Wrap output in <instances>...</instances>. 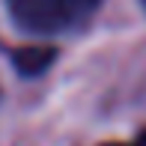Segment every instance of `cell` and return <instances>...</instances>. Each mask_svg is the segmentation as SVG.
<instances>
[{"label":"cell","mask_w":146,"mask_h":146,"mask_svg":"<svg viewBox=\"0 0 146 146\" xmlns=\"http://www.w3.org/2000/svg\"><path fill=\"white\" fill-rule=\"evenodd\" d=\"M108 146H113V143H108Z\"/></svg>","instance_id":"5b68a950"},{"label":"cell","mask_w":146,"mask_h":146,"mask_svg":"<svg viewBox=\"0 0 146 146\" xmlns=\"http://www.w3.org/2000/svg\"><path fill=\"white\" fill-rule=\"evenodd\" d=\"M57 51L48 48V45H30V48H15L12 51V63L21 75H42L51 63H54Z\"/></svg>","instance_id":"7a4b0ae2"},{"label":"cell","mask_w":146,"mask_h":146,"mask_svg":"<svg viewBox=\"0 0 146 146\" xmlns=\"http://www.w3.org/2000/svg\"><path fill=\"white\" fill-rule=\"evenodd\" d=\"M113 146H146V128H143L140 134H137L134 140H131V143H113Z\"/></svg>","instance_id":"3957f363"},{"label":"cell","mask_w":146,"mask_h":146,"mask_svg":"<svg viewBox=\"0 0 146 146\" xmlns=\"http://www.w3.org/2000/svg\"><path fill=\"white\" fill-rule=\"evenodd\" d=\"M140 3H143V9H146V0H140Z\"/></svg>","instance_id":"277c9868"},{"label":"cell","mask_w":146,"mask_h":146,"mask_svg":"<svg viewBox=\"0 0 146 146\" xmlns=\"http://www.w3.org/2000/svg\"><path fill=\"white\" fill-rule=\"evenodd\" d=\"M102 6V0H6L12 21L36 36L75 30Z\"/></svg>","instance_id":"6da1fadb"}]
</instances>
